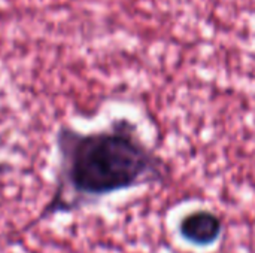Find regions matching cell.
Segmentation results:
<instances>
[{"instance_id": "obj_1", "label": "cell", "mask_w": 255, "mask_h": 253, "mask_svg": "<svg viewBox=\"0 0 255 253\" xmlns=\"http://www.w3.org/2000/svg\"><path fill=\"white\" fill-rule=\"evenodd\" d=\"M58 176L39 221L70 213L109 194L160 177V161L127 119L109 128L81 133L61 125L55 136Z\"/></svg>"}, {"instance_id": "obj_2", "label": "cell", "mask_w": 255, "mask_h": 253, "mask_svg": "<svg viewBox=\"0 0 255 253\" xmlns=\"http://www.w3.org/2000/svg\"><path fill=\"white\" fill-rule=\"evenodd\" d=\"M179 233L182 239L191 245L209 246L220 239L223 233V224L215 213L208 210H197L181 221Z\"/></svg>"}]
</instances>
